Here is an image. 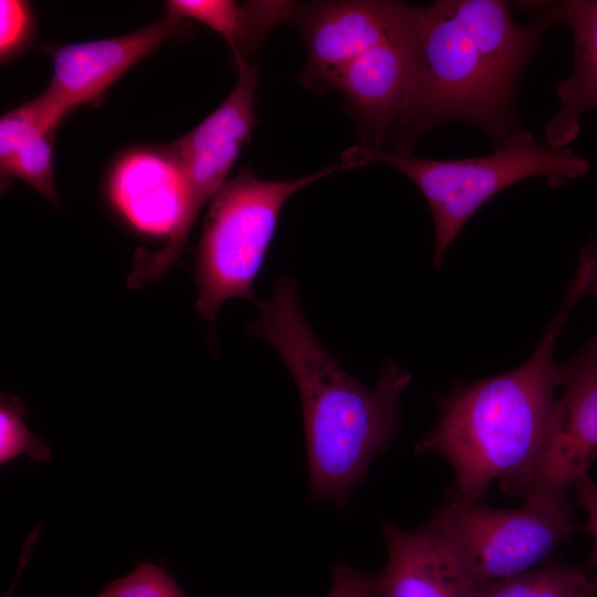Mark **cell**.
I'll return each mask as SVG.
<instances>
[{
    "instance_id": "6da1fadb",
    "label": "cell",
    "mask_w": 597,
    "mask_h": 597,
    "mask_svg": "<svg viewBox=\"0 0 597 597\" xmlns=\"http://www.w3.org/2000/svg\"><path fill=\"white\" fill-rule=\"evenodd\" d=\"M247 328L273 347L298 390L310 496L344 506L375 455L399 431L400 397L411 374L387 362L373 388L348 375L316 338L301 308L296 284L287 276L275 281Z\"/></svg>"
},
{
    "instance_id": "7a4b0ae2",
    "label": "cell",
    "mask_w": 597,
    "mask_h": 597,
    "mask_svg": "<svg viewBox=\"0 0 597 597\" xmlns=\"http://www.w3.org/2000/svg\"><path fill=\"white\" fill-rule=\"evenodd\" d=\"M514 21L503 0H438L421 9L417 74L407 146L447 122L481 129L498 146L520 130L514 102L523 72L544 33L547 13ZM522 7V8H523Z\"/></svg>"
},
{
    "instance_id": "3957f363",
    "label": "cell",
    "mask_w": 597,
    "mask_h": 597,
    "mask_svg": "<svg viewBox=\"0 0 597 597\" xmlns=\"http://www.w3.org/2000/svg\"><path fill=\"white\" fill-rule=\"evenodd\" d=\"M590 270L579 263L564 303L524 364L459 384L438 401V420L415 452H434L448 460L460 495L480 500L494 480L500 483L522 474L542 450L559 387L554 348L569 313L589 295Z\"/></svg>"
},
{
    "instance_id": "277c9868",
    "label": "cell",
    "mask_w": 597,
    "mask_h": 597,
    "mask_svg": "<svg viewBox=\"0 0 597 597\" xmlns=\"http://www.w3.org/2000/svg\"><path fill=\"white\" fill-rule=\"evenodd\" d=\"M343 160L350 168L369 163L391 166L419 188L434 223L436 269L442 265L464 224L496 193L531 177H544L549 186L558 188L585 176L589 169L588 161L570 147L554 148L538 143L523 129L480 157L437 160L363 146L349 148Z\"/></svg>"
},
{
    "instance_id": "5b68a950",
    "label": "cell",
    "mask_w": 597,
    "mask_h": 597,
    "mask_svg": "<svg viewBox=\"0 0 597 597\" xmlns=\"http://www.w3.org/2000/svg\"><path fill=\"white\" fill-rule=\"evenodd\" d=\"M349 168L343 163L292 180L261 179L243 169L227 180L210 201L196 254L198 314L213 326L226 301L255 302L254 282L285 202L321 178Z\"/></svg>"
},
{
    "instance_id": "8992f818",
    "label": "cell",
    "mask_w": 597,
    "mask_h": 597,
    "mask_svg": "<svg viewBox=\"0 0 597 597\" xmlns=\"http://www.w3.org/2000/svg\"><path fill=\"white\" fill-rule=\"evenodd\" d=\"M429 520L462 573L478 585L532 569L576 530L569 503L524 502L517 509L499 510L452 490Z\"/></svg>"
},
{
    "instance_id": "52a82bcc",
    "label": "cell",
    "mask_w": 597,
    "mask_h": 597,
    "mask_svg": "<svg viewBox=\"0 0 597 597\" xmlns=\"http://www.w3.org/2000/svg\"><path fill=\"white\" fill-rule=\"evenodd\" d=\"M106 196L119 218L135 232L167 238L156 251H139L127 284L153 282L179 258L193 227L182 171L167 145L134 147L121 154L106 179Z\"/></svg>"
},
{
    "instance_id": "ba28073f",
    "label": "cell",
    "mask_w": 597,
    "mask_h": 597,
    "mask_svg": "<svg viewBox=\"0 0 597 597\" xmlns=\"http://www.w3.org/2000/svg\"><path fill=\"white\" fill-rule=\"evenodd\" d=\"M559 387L538 455L522 474L500 483L509 494L543 506L569 503L567 491L597 460V337L558 366Z\"/></svg>"
},
{
    "instance_id": "9c48e42d",
    "label": "cell",
    "mask_w": 597,
    "mask_h": 597,
    "mask_svg": "<svg viewBox=\"0 0 597 597\" xmlns=\"http://www.w3.org/2000/svg\"><path fill=\"white\" fill-rule=\"evenodd\" d=\"M185 21L166 12L160 20L121 36L46 45L53 75L46 88L24 107L41 124L56 129L73 109L101 102L132 66L182 31Z\"/></svg>"
},
{
    "instance_id": "30bf717a",
    "label": "cell",
    "mask_w": 597,
    "mask_h": 597,
    "mask_svg": "<svg viewBox=\"0 0 597 597\" xmlns=\"http://www.w3.org/2000/svg\"><path fill=\"white\" fill-rule=\"evenodd\" d=\"M418 33L419 27L363 53L331 84L356 115L365 147L410 155L407 133L415 95Z\"/></svg>"
},
{
    "instance_id": "8fae6325",
    "label": "cell",
    "mask_w": 597,
    "mask_h": 597,
    "mask_svg": "<svg viewBox=\"0 0 597 597\" xmlns=\"http://www.w3.org/2000/svg\"><path fill=\"white\" fill-rule=\"evenodd\" d=\"M420 8L400 1H325L301 11L307 50L302 78L306 86L331 88L338 73L363 53L416 31Z\"/></svg>"
},
{
    "instance_id": "7c38bea8",
    "label": "cell",
    "mask_w": 597,
    "mask_h": 597,
    "mask_svg": "<svg viewBox=\"0 0 597 597\" xmlns=\"http://www.w3.org/2000/svg\"><path fill=\"white\" fill-rule=\"evenodd\" d=\"M235 65L237 83L220 106L167 145L185 177L193 223L227 181L228 172L256 124L254 95L260 66L247 59L235 61Z\"/></svg>"
},
{
    "instance_id": "4fadbf2b",
    "label": "cell",
    "mask_w": 597,
    "mask_h": 597,
    "mask_svg": "<svg viewBox=\"0 0 597 597\" xmlns=\"http://www.w3.org/2000/svg\"><path fill=\"white\" fill-rule=\"evenodd\" d=\"M387 562L377 597H475L480 585L460 569L433 523L413 530L384 522Z\"/></svg>"
},
{
    "instance_id": "5bb4252c",
    "label": "cell",
    "mask_w": 597,
    "mask_h": 597,
    "mask_svg": "<svg viewBox=\"0 0 597 597\" xmlns=\"http://www.w3.org/2000/svg\"><path fill=\"white\" fill-rule=\"evenodd\" d=\"M553 24L569 27L574 43L570 75L558 82V111L546 122L544 143L565 148L577 138L585 113L597 108V0L526 1Z\"/></svg>"
},
{
    "instance_id": "9a60e30c",
    "label": "cell",
    "mask_w": 597,
    "mask_h": 597,
    "mask_svg": "<svg viewBox=\"0 0 597 597\" xmlns=\"http://www.w3.org/2000/svg\"><path fill=\"white\" fill-rule=\"evenodd\" d=\"M167 12L197 21L220 34L234 61L259 46L277 24L294 19L300 6L293 1L169 0Z\"/></svg>"
},
{
    "instance_id": "2e32d148",
    "label": "cell",
    "mask_w": 597,
    "mask_h": 597,
    "mask_svg": "<svg viewBox=\"0 0 597 597\" xmlns=\"http://www.w3.org/2000/svg\"><path fill=\"white\" fill-rule=\"evenodd\" d=\"M54 130L38 122L23 106L7 112L0 118L1 182L20 179L50 202L60 197L53 178L52 149Z\"/></svg>"
},
{
    "instance_id": "e0dca14e",
    "label": "cell",
    "mask_w": 597,
    "mask_h": 597,
    "mask_svg": "<svg viewBox=\"0 0 597 597\" xmlns=\"http://www.w3.org/2000/svg\"><path fill=\"white\" fill-rule=\"evenodd\" d=\"M595 578L582 567L548 563L479 586L475 597H595Z\"/></svg>"
},
{
    "instance_id": "ac0fdd59",
    "label": "cell",
    "mask_w": 597,
    "mask_h": 597,
    "mask_svg": "<svg viewBox=\"0 0 597 597\" xmlns=\"http://www.w3.org/2000/svg\"><path fill=\"white\" fill-rule=\"evenodd\" d=\"M23 402L15 396L0 398V463L6 464L21 454L39 462L49 461V444L34 436L25 426L22 416Z\"/></svg>"
},
{
    "instance_id": "d6986e66",
    "label": "cell",
    "mask_w": 597,
    "mask_h": 597,
    "mask_svg": "<svg viewBox=\"0 0 597 597\" xmlns=\"http://www.w3.org/2000/svg\"><path fill=\"white\" fill-rule=\"evenodd\" d=\"M35 34L32 7L23 0L0 1V61L8 64L27 51Z\"/></svg>"
},
{
    "instance_id": "ffe728a7",
    "label": "cell",
    "mask_w": 597,
    "mask_h": 597,
    "mask_svg": "<svg viewBox=\"0 0 597 597\" xmlns=\"http://www.w3.org/2000/svg\"><path fill=\"white\" fill-rule=\"evenodd\" d=\"M96 597H187L164 568L144 563L107 585Z\"/></svg>"
},
{
    "instance_id": "44dd1931",
    "label": "cell",
    "mask_w": 597,
    "mask_h": 597,
    "mask_svg": "<svg viewBox=\"0 0 597 597\" xmlns=\"http://www.w3.org/2000/svg\"><path fill=\"white\" fill-rule=\"evenodd\" d=\"M378 576L359 572L344 562L332 570V584L326 597H377Z\"/></svg>"
},
{
    "instance_id": "7402d4cb",
    "label": "cell",
    "mask_w": 597,
    "mask_h": 597,
    "mask_svg": "<svg viewBox=\"0 0 597 597\" xmlns=\"http://www.w3.org/2000/svg\"><path fill=\"white\" fill-rule=\"evenodd\" d=\"M574 489L577 501L587 515V530L594 538L597 566V484L587 473L574 484ZM595 583L597 586V576Z\"/></svg>"
},
{
    "instance_id": "603a6c76",
    "label": "cell",
    "mask_w": 597,
    "mask_h": 597,
    "mask_svg": "<svg viewBox=\"0 0 597 597\" xmlns=\"http://www.w3.org/2000/svg\"><path fill=\"white\" fill-rule=\"evenodd\" d=\"M589 295L597 297V262L593 272V277L589 285Z\"/></svg>"
}]
</instances>
